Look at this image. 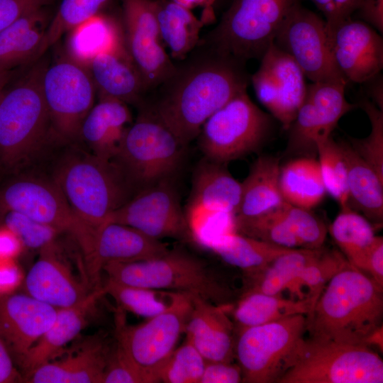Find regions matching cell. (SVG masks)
Returning a JSON list of instances; mask_svg holds the SVG:
<instances>
[{
    "mask_svg": "<svg viewBox=\"0 0 383 383\" xmlns=\"http://www.w3.org/2000/svg\"><path fill=\"white\" fill-rule=\"evenodd\" d=\"M102 271L119 284L196 294L217 305L231 304L233 296L207 262L181 249H170L152 260L109 262Z\"/></svg>",
    "mask_w": 383,
    "mask_h": 383,
    "instance_id": "277c9868",
    "label": "cell"
},
{
    "mask_svg": "<svg viewBox=\"0 0 383 383\" xmlns=\"http://www.w3.org/2000/svg\"><path fill=\"white\" fill-rule=\"evenodd\" d=\"M96 90L88 68L68 55L45 67L42 91L51 128L59 138H79L82 122L94 105Z\"/></svg>",
    "mask_w": 383,
    "mask_h": 383,
    "instance_id": "4fadbf2b",
    "label": "cell"
},
{
    "mask_svg": "<svg viewBox=\"0 0 383 383\" xmlns=\"http://www.w3.org/2000/svg\"><path fill=\"white\" fill-rule=\"evenodd\" d=\"M340 209L328 231L351 264L376 236L374 224L348 205Z\"/></svg>",
    "mask_w": 383,
    "mask_h": 383,
    "instance_id": "74e56055",
    "label": "cell"
},
{
    "mask_svg": "<svg viewBox=\"0 0 383 383\" xmlns=\"http://www.w3.org/2000/svg\"><path fill=\"white\" fill-rule=\"evenodd\" d=\"M280 209L301 248L318 249L322 248L328 228L324 222L311 209L299 207L284 201Z\"/></svg>",
    "mask_w": 383,
    "mask_h": 383,
    "instance_id": "c3c4849f",
    "label": "cell"
},
{
    "mask_svg": "<svg viewBox=\"0 0 383 383\" xmlns=\"http://www.w3.org/2000/svg\"><path fill=\"white\" fill-rule=\"evenodd\" d=\"M2 224L10 229L23 247L40 250L55 243L60 233L53 227L15 211H1Z\"/></svg>",
    "mask_w": 383,
    "mask_h": 383,
    "instance_id": "7dc6e473",
    "label": "cell"
},
{
    "mask_svg": "<svg viewBox=\"0 0 383 383\" xmlns=\"http://www.w3.org/2000/svg\"><path fill=\"white\" fill-rule=\"evenodd\" d=\"M351 265L369 274V277L383 287V238L375 236L372 243L355 257Z\"/></svg>",
    "mask_w": 383,
    "mask_h": 383,
    "instance_id": "f907efd6",
    "label": "cell"
},
{
    "mask_svg": "<svg viewBox=\"0 0 383 383\" xmlns=\"http://www.w3.org/2000/svg\"><path fill=\"white\" fill-rule=\"evenodd\" d=\"M383 361L367 345L304 339L277 383H382Z\"/></svg>",
    "mask_w": 383,
    "mask_h": 383,
    "instance_id": "ba28073f",
    "label": "cell"
},
{
    "mask_svg": "<svg viewBox=\"0 0 383 383\" xmlns=\"http://www.w3.org/2000/svg\"><path fill=\"white\" fill-rule=\"evenodd\" d=\"M102 383H150L148 377L135 366L114 343Z\"/></svg>",
    "mask_w": 383,
    "mask_h": 383,
    "instance_id": "681fc988",
    "label": "cell"
},
{
    "mask_svg": "<svg viewBox=\"0 0 383 383\" xmlns=\"http://www.w3.org/2000/svg\"><path fill=\"white\" fill-rule=\"evenodd\" d=\"M184 213L191 238L206 248L223 235L235 232V214L231 211L187 204Z\"/></svg>",
    "mask_w": 383,
    "mask_h": 383,
    "instance_id": "b9f144b4",
    "label": "cell"
},
{
    "mask_svg": "<svg viewBox=\"0 0 383 383\" xmlns=\"http://www.w3.org/2000/svg\"><path fill=\"white\" fill-rule=\"evenodd\" d=\"M316 155L327 193L340 207L348 205L347 170L339 143L331 135L319 138Z\"/></svg>",
    "mask_w": 383,
    "mask_h": 383,
    "instance_id": "7bdbcfd3",
    "label": "cell"
},
{
    "mask_svg": "<svg viewBox=\"0 0 383 383\" xmlns=\"http://www.w3.org/2000/svg\"><path fill=\"white\" fill-rule=\"evenodd\" d=\"M363 84H366L369 99L383 110V77L381 73Z\"/></svg>",
    "mask_w": 383,
    "mask_h": 383,
    "instance_id": "91938a15",
    "label": "cell"
},
{
    "mask_svg": "<svg viewBox=\"0 0 383 383\" xmlns=\"http://www.w3.org/2000/svg\"><path fill=\"white\" fill-rule=\"evenodd\" d=\"M301 0H231L218 23L199 43L246 64L260 60Z\"/></svg>",
    "mask_w": 383,
    "mask_h": 383,
    "instance_id": "8992f818",
    "label": "cell"
},
{
    "mask_svg": "<svg viewBox=\"0 0 383 383\" xmlns=\"http://www.w3.org/2000/svg\"><path fill=\"white\" fill-rule=\"evenodd\" d=\"M328 36L334 62L348 82L363 84L381 73L383 39L372 26L351 18Z\"/></svg>",
    "mask_w": 383,
    "mask_h": 383,
    "instance_id": "d6986e66",
    "label": "cell"
},
{
    "mask_svg": "<svg viewBox=\"0 0 383 383\" xmlns=\"http://www.w3.org/2000/svg\"><path fill=\"white\" fill-rule=\"evenodd\" d=\"M23 248L18 238L4 225L0 226V260L14 259Z\"/></svg>",
    "mask_w": 383,
    "mask_h": 383,
    "instance_id": "6f0895ef",
    "label": "cell"
},
{
    "mask_svg": "<svg viewBox=\"0 0 383 383\" xmlns=\"http://www.w3.org/2000/svg\"><path fill=\"white\" fill-rule=\"evenodd\" d=\"M23 377L6 345L0 338V383L16 382Z\"/></svg>",
    "mask_w": 383,
    "mask_h": 383,
    "instance_id": "680465c9",
    "label": "cell"
},
{
    "mask_svg": "<svg viewBox=\"0 0 383 383\" xmlns=\"http://www.w3.org/2000/svg\"><path fill=\"white\" fill-rule=\"evenodd\" d=\"M105 295H110L117 309L144 318H151L166 310L175 292L128 286L108 279L101 285Z\"/></svg>",
    "mask_w": 383,
    "mask_h": 383,
    "instance_id": "f35d334b",
    "label": "cell"
},
{
    "mask_svg": "<svg viewBox=\"0 0 383 383\" xmlns=\"http://www.w3.org/2000/svg\"><path fill=\"white\" fill-rule=\"evenodd\" d=\"M347 170L348 205L374 225L383 221V179L351 148L338 142Z\"/></svg>",
    "mask_w": 383,
    "mask_h": 383,
    "instance_id": "f1b7e54d",
    "label": "cell"
},
{
    "mask_svg": "<svg viewBox=\"0 0 383 383\" xmlns=\"http://www.w3.org/2000/svg\"><path fill=\"white\" fill-rule=\"evenodd\" d=\"M273 43L295 61L311 82H348L334 62L325 20L301 4L287 16Z\"/></svg>",
    "mask_w": 383,
    "mask_h": 383,
    "instance_id": "5bb4252c",
    "label": "cell"
},
{
    "mask_svg": "<svg viewBox=\"0 0 383 383\" xmlns=\"http://www.w3.org/2000/svg\"><path fill=\"white\" fill-rule=\"evenodd\" d=\"M192 306L190 294L175 292L166 310L138 325H128L117 309L115 343L150 383L160 382L159 372L184 333Z\"/></svg>",
    "mask_w": 383,
    "mask_h": 383,
    "instance_id": "8fae6325",
    "label": "cell"
},
{
    "mask_svg": "<svg viewBox=\"0 0 383 383\" xmlns=\"http://www.w3.org/2000/svg\"><path fill=\"white\" fill-rule=\"evenodd\" d=\"M174 64L172 72L140 105L150 109L186 147L213 113L247 90L250 75L246 64L199 43Z\"/></svg>",
    "mask_w": 383,
    "mask_h": 383,
    "instance_id": "6da1fadb",
    "label": "cell"
},
{
    "mask_svg": "<svg viewBox=\"0 0 383 383\" xmlns=\"http://www.w3.org/2000/svg\"><path fill=\"white\" fill-rule=\"evenodd\" d=\"M53 181L74 211L96 228L131 198L133 189L112 160L92 153L64 158Z\"/></svg>",
    "mask_w": 383,
    "mask_h": 383,
    "instance_id": "5b68a950",
    "label": "cell"
},
{
    "mask_svg": "<svg viewBox=\"0 0 383 383\" xmlns=\"http://www.w3.org/2000/svg\"><path fill=\"white\" fill-rule=\"evenodd\" d=\"M382 287L350 264L338 272L306 315L309 338L367 345L382 326Z\"/></svg>",
    "mask_w": 383,
    "mask_h": 383,
    "instance_id": "7a4b0ae2",
    "label": "cell"
},
{
    "mask_svg": "<svg viewBox=\"0 0 383 383\" xmlns=\"http://www.w3.org/2000/svg\"><path fill=\"white\" fill-rule=\"evenodd\" d=\"M112 161L134 189L171 179L182 162L185 146L150 109L140 105Z\"/></svg>",
    "mask_w": 383,
    "mask_h": 383,
    "instance_id": "52a82bcc",
    "label": "cell"
},
{
    "mask_svg": "<svg viewBox=\"0 0 383 383\" xmlns=\"http://www.w3.org/2000/svg\"><path fill=\"white\" fill-rule=\"evenodd\" d=\"M109 0H62L47 28L43 52L65 33L99 13Z\"/></svg>",
    "mask_w": 383,
    "mask_h": 383,
    "instance_id": "ee69618b",
    "label": "cell"
},
{
    "mask_svg": "<svg viewBox=\"0 0 383 383\" xmlns=\"http://www.w3.org/2000/svg\"><path fill=\"white\" fill-rule=\"evenodd\" d=\"M231 0H214L212 4V11L214 14L225 9L230 4Z\"/></svg>",
    "mask_w": 383,
    "mask_h": 383,
    "instance_id": "be15d7a7",
    "label": "cell"
},
{
    "mask_svg": "<svg viewBox=\"0 0 383 383\" xmlns=\"http://www.w3.org/2000/svg\"><path fill=\"white\" fill-rule=\"evenodd\" d=\"M192 310L186 323V340L206 362H232L234 355V323L227 312L229 305H217L191 294Z\"/></svg>",
    "mask_w": 383,
    "mask_h": 383,
    "instance_id": "cb8c5ba5",
    "label": "cell"
},
{
    "mask_svg": "<svg viewBox=\"0 0 383 383\" xmlns=\"http://www.w3.org/2000/svg\"><path fill=\"white\" fill-rule=\"evenodd\" d=\"M348 265L350 263L342 252L323 250L316 260L302 269L287 291L292 295V298H308L314 304L328 282Z\"/></svg>",
    "mask_w": 383,
    "mask_h": 383,
    "instance_id": "ab89813d",
    "label": "cell"
},
{
    "mask_svg": "<svg viewBox=\"0 0 383 383\" xmlns=\"http://www.w3.org/2000/svg\"><path fill=\"white\" fill-rule=\"evenodd\" d=\"M105 295L101 287L93 289L81 302L67 308L57 309L51 326L30 348L18 365L23 377L37 367L60 355L87 323L95 304Z\"/></svg>",
    "mask_w": 383,
    "mask_h": 383,
    "instance_id": "d4e9b609",
    "label": "cell"
},
{
    "mask_svg": "<svg viewBox=\"0 0 383 383\" xmlns=\"http://www.w3.org/2000/svg\"><path fill=\"white\" fill-rule=\"evenodd\" d=\"M13 71H0V103L8 89Z\"/></svg>",
    "mask_w": 383,
    "mask_h": 383,
    "instance_id": "94428289",
    "label": "cell"
},
{
    "mask_svg": "<svg viewBox=\"0 0 383 383\" xmlns=\"http://www.w3.org/2000/svg\"><path fill=\"white\" fill-rule=\"evenodd\" d=\"M357 106L367 115L371 131L363 138L349 137L348 142L355 152L383 179V110L379 109L368 98L362 99Z\"/></svg>",
    "mask_w": 383,
    "mask_h": 383,
    "instance_id": "f6af8a7d",
    "label": "cell"
},
{
    "mask_svg": "<svg viewBox=\"0 0 383 383\" xmlns=\"http://www.w3.org/2000/svg\"><path fill=\"white\" fill-rule=\"evenodd\" d=\"M22 278L21 270L14 259L0 260V296L11 294Z\"/></svg>",
    "mask_w": 383,
    "mask_h": 383,
    "instance_id": "11a10c76",
    "label": "cell"
},
{
    "mask_svg": "<svg viewBox=\"0 0 383 383\" xmlns=\"http://www.w3.org/2000/svg\"><path fill=\"white\" fill-rule=\"evenodd\" d=\"M48 6L21 16L0 33V71H14L43 54Z\"/></svg>",
    "mask_w": 383,
    "mask_h": 383,
    "instance_id": "83f0119b",
    "label": "cell"
},
{
    "mask_svg": "<svg viewBox=\"0 0 383 383\" xmlns=\"http://www.w3.org/2000/svg\"><path fill=\"white\" fill-rule=\"evenodd\" d=\"M160 240L124 224L106 223L97 230L94 253L87 274L94 289L100 288L99 280L103 267L109 262H132L160 257L169 251Z\"/></svg>",
    "mask_w": 383,
    "mask_h": 383,
    "instance_id": "603a6c76",
    "label": "cell"
},
{
    "mask_svg": "<svg viewBox=\"0 0 383 383\" xmlns=\"http://www.w3.org/2000/svg\"><path fill=\"white\" fill-rule=\"evenodd\" d=\"M15 211L69 235L79 247L85 268L95 249L97 230L71 207L55 183L43 178L14 177L0 187V211Z\"/></svg>",
    "mask_w": 383,
    "mask_h": 383,
    "instance_id": "9c48e42d",
    "label": "cell"
},
{
    "mask_svg": "<svg viewBox=\"0 0 383 383\" xmlns=\"http://www.w3.org/2000/svg\"><path fill=\"white\" fill-rule=\"evenodd\" d=\"M105 335L94 334L77 342L69 351L37 367L23 380L29 383H102L113 348Z\"/></svg>",
    "mask_w": 383,
    "mask_h": 383,
    "instance_id": "44dd1931",
    "label": "cell"
},
{
    "mask_svg": "<svg viewBox=\"0 0 383 383\" xmlns=\"http://www.w3.org/2000/svg\"><path fill=\"white\" fill-rule=\"evenodd\" d=\"M88 70L100 98H111L139 106L146 93L141 77L131 58L125 40L96 54Z\"/></svg>",
    "mask_w": 383,
    "mask_h": 383,
    "instance_id": "484cf974",
    "label": "cell"
},
{
    "mask_svg": "<svg viewBox=\"0 0 383 383\" xmlns=\"http://www.w3.org/2000/svg\"><path fill=\"white\" fill-rule=\"evenodd\" d=\"M360 18L379 33L383 32V0H361L357 10Z\"/></svg>",
    "mask_w": 383,
    "mask_h": 383,
    "instance_id": "9f6ffc18",
    "label": "cell"
},
{
    "mask_svg": "<svg viewBox=\"0 0 383 383\" xmlns=\"http://www.w3.org/2000/svg\"><path fill=\"white\" fill-rule=\"evenodd\" d=\"M347 83L340 81L312 82L289 131L287 153L315 157L317 141L331 135L339 120L357 104L347 101Z\"/></svg>",
    "mask_w": 383,
    "mask_h": 383,
    "instance_id": "9a60e30c",
    "label": "cell"
},
{
    "mask_svg": "<svg viewBox=\"0 0 383 383\" xmlns=\"http://www.w3.org/2000/svg\"><path fill=\"white\" fill-rule=\"evenodd\" d=\"M54 0H0V33L25 14L48 6Z\"/></svg>",
    "mask_w": 383,
    "mask_h": 383,
    "instance_id": "f5cc1de1",
    "label": "cell"
},
{
    "mask_svg": "<svg viewBox=\"0 0 383 383\" xmlns=\"http://www.w3.org/2000/svg\"><path fill=\"white\" fill-rule=\"evenodd\" d=\"M235 232L241 235L284 248H301L280 206L255 216H235Z\"/></svg>",
    "mask_w": 383,
    "mask_h": 383,
    "instance_id": "60d3db41",
    "label": "cell"
},
{
    "mask_svg": "<svg viewBox=\"0 0 383 383\" xmlns=\"http://www.w3.org/2000/svg\"><path fill=\"white\" fill-rule=\"evenodd\" d=\"M323 14L328 33L352 18L361 0H310Z\"/></svg>",
    "mask_w": 383,
    "mask_h": 383,
    "instance_id": "816d5d0a",
    "label": "cell"
},
{
    "mask_svg": "<svg viewBox=\"0 0 383 383\" xmlns=\"http://www.w3.org/2000/svg\"><path fill=\"white\" fill-rule=\"evenodd\" d=\"M57 311L28 294L0 296V338L16 365L51 326Z\"/></svg>",
    "mask_w": 383,
    "mask_h": 383,
    "instance_id": "ffe728a7",
    "label": "cell"
},
{
    "mask_svg": "<svg viewBox=\"0 0 383 383\" xmlns=\"http://www.w3.org/2000/svg\"><path fill=\"white\" fill-rule=\"evenodd\" d=\"M122 3L126 47L147 95L172 72L175 64L162 45L155 0H122Z\"/></svg>",
    "mask_w": 383,
    "mask_h": 383,
    "instance_id": "e0dca14e",
    "label": "cell"
},
{
    "mask_svg": "<svg viewBox=\"0 0 383 383\" xmlns=\"http://www.w3.org/2000/svg\"><path fill=\"white\" fill-rule=\"evenodd\" d=\"M260 60L250 83L260 102L288 130L305 97V76L295 61L274 43Z\"/></svg>",
    "mask_w": 383,
    "mask_h": 383,
    "instance_id": "ac0fdd59",
    "label": "cell"
},
{
    "mask_svg": "<svg viewBox=\"0 0 383 383\" xmlns=\"http://www.w3.org/2000/svg\"><path fill=\"white\" fill-rule=\"evenodd\" d=\"M106 223L129 226L157 240L191 238L184 211L170 179L139 190L113 211Z\"/></svg>",
    "mask_w": 383,
    "mask_h": 383,
    "instance_id": "2e32d148",
    "label": "cell"
},
{
    "mask_svg": "<svg viewBox=\"0 0 383 383\" xmlns=\"http://www.w3.org/2000/svg\"><path fill=\"white\" fill-rule=\"evenodd\" d=\"M206 361L188 340L172 353L162 366L159 382L165 383H200Z\"/></svg>",
    "mask_w": 383,
    "mask_h": 383,
    "instance_id": "bcb514c9",
    "label": "cell"
},
{
    "mask_svg": "<svg viewBox=\"0 0 383 383\" xmlns=\"http://www.w3.org/2000/svg\"><path fill=\"white\" fill-rule=\"evenodd\" d=\"M305 333V314L239 330L234 355L242 382L277 383L292 365Z\"/></svg>",
    "mask_w": 383,
    "mask_h": 383,
    "instance_id": "30bf717a",
    "label": "cell"
},
{
    "mask_svg": "<svg viewBox=\"0 0 383 383\" xmlns=\"http://www.w3.org/2000/svg\"><path fill=\"white\" fill-rule=\"evenodd\" d=\"M242 380L238 365L231 362H206L200 383H240Z\"/></svg>",
    "mask_w": 383,
    "mask_h": 383,
    "instance_id": "db71d44e",
    "label": "cell"
},
{
    "mask_svg": "<svg viewBox=\"0 0 383 383\" xmlns=\"http://www.w3.org/2000/svg\"><path fill=\"white\" fill-rule=\"evenodd\" d=\"M240 195L241 183L229 172L226 164L205 157L195 171L187 204L224 209L235 214Z\"/></svg>",
    "mask_w": 383,
    "mask_h": 383,
    "instance_id": "4dcf8cb0",
    "label": "cell"
},
{
    "mask_svg": "<svg viewBox=\"0 0 383 383\" xmlns=\"http://www.w3.org/2000/svg\"><path fill=\"white\" fill-rule=\"evenodd\" d=\"M209 249L226 263L241 269L248 274L264 269L291 248L233 232L221 237Z\"/></svg>",
    "mask_w": 383,
    "mask_h": 383,
    "instance_id": "e575fe53",
    "label": "cell"
},
{
    "mask_svg": "<svg viewBox=\"0 0 383 383\" xmlns=\"http://www.w3.org/2000/svg\"><path fill=\"white\" fill-rule=\"evenodd\" d=\"M274 118L255 105L247 90L213 113L197 138L205 157L226 164L258 150L272 132Z\"/></svg>",
    "mask_w": 383,
    "mask_h": 383,
    "instance_id": "7c38bea8",
    "label": "cell"
},
{
    "mask_svg": "<svg viewBox=\"0 0 383 383\" xmlns=\"http://www.w3.org/2000/svg\"><path fill=\"white\" fill-rule=\"evenodd\" d=\"M26 294L56 309L83 301L93 290L78 279L53 243L40 250L24 280Z\"/></svg>",
    "mask_w": 383,
    "mask_h": 383,
    "instance_id": "7402d4cb",
    "label": "cell"
},
{
    "mask_svg": "<svg viewBox=\"0 0 383 383\" xmlns=\"http://www.w3.org/2000/svg\"><path fill=\"white\" fill-rule=\"evenodd\" d=\"M45 66L34 67L0 103V172L13 173L43 148L51 128L42 91Z\"/></svg>",
    "mask_w": 383,
    "mask_h": 383,
    "instance_id": "3957f363",
    "label": "cell"
},
{
    "mask_svg": "<svg viewBox=\"0 0 383 383\" xmlns=\"http://www.w3.org/2000/svg\"><path fill=\"white\" fill-rule=\"evenodd\" d=\"M280 163L278 157L259 156L241 183L237 217H251L269 211L284 201L279 185Z\"/></svg>",
    "mask_w": 383,
    "mask_h": 383,
    "instance_id": "f546056e",
    "label": "cell"
},
{
    "mask_svg": "<svg viewBox=\"0 0 383 383\" xmlns=\"http://www.w3.org/2000/svg\"><path fill=\"white\" fill-rule=\"evenodd\" d=\"M155 10L162 42L173 58L184 59L199 43L204 21L173 0H155Z\"/></svg>",
    "mask_w": 383,
    "mask_h": 383,
    "instance_id": "836d02e7",
    "label": "cell"
},
{
    "mask_svg": "<svg viewBox=\"0 0 383 383\" xmlns=\"http://www.w3.org/2000/svg\"><path fill=\"white\" fill-rule=\"evenodd\" d=\"M309 299L287 298L260 292H245L233 315L239 330L276 321L296 314L306 315L313 307Z\"/></svg>",
    "mask_w": 383,
    "mask_h": 383,
    "instance_id": "1f68e13d",
    "label": "cell"
},
{
    "mask_svg": "<svg viewBox=\"0 0 383 383\" xmlns=\"http://www.w3.org/2000/svg\"><path fill=\"white\" fill-rule=\"evenodd\" d=\"M279 185L284 201L308 209L321 204L327 193L315 157H298L281 167Z\"/></svg>",
    "mask_w": 383,
    "mask_h": 383,
    "instance_id": "d6a6232c",
    "label": "cell"
},
{
    "mask_svg": "<svg viewBox=\"0 0 383 383\" xmlns=\"http://www.w3.org/2000/svg\"><path fill=\"white\" fill-rule=\"evenodd\" d=\"M173 1L189 9L196 6H202L205 4H208V5L210 4V6L211 7L214 1V0H173Z\"/></svg>",
    "mask_w": 383,
    "mask_h": 383,
    "instance_id": "6125c7cd",
    "label": "cell"
},
{
    "mask_svg": "<svg viewBox=\"0 0 383 383\" xmlns=\"http://www.w3.org/2000/svg\"><path fill=\"white\" fill-rule=\"evenodd\" d=\"M123 40L115 20L99 13L70 31L68 55L88 68L96 54Z\"/></svg>",
    "mask_w": 383,
    "mask_h": 383,
    "instance_id": "8d00e7d4",
    "label": "cell"
},
{
    "mask_svg": "<svg viewBox=\"0 0 383 383\" xmlns=\"http://www.w3.org/2000/svg\"><path fill=\"white\" fill-rule=\"evenodd\" d=\"M132 121L127 104L111 98H99L84 119L81 138L93 155L112 160Z\"/></svg>",
    "mask_w": 383,
    "mask_h": 383,
    "instance_id": "4316f807",
    "label": "cell"
},
{
    "mask_svg": "<svg viewBox=\"0 0 383 383\" xmlns=\"http://www.w3.org/2000/svg\"><path fill=\"white\" fill-rule=\"evenodd\" d=\"M323 251L321 248H291L278 256L264 269L247 274L250 286L246 292L280 295L287 291L302 269Z\"/></svg>",
    "mask_w": 383,
    "mask_h": 383,
    "instance_id": "d590c367",
    "label": "cell"
}]
</instances>
